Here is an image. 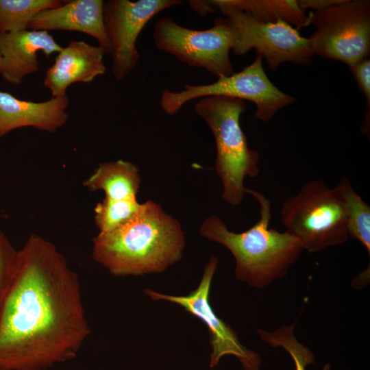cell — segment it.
Here are the masks:
<instances>
[{
	"mask_svg": "<svg viewBox=\"0 0 370 370\" xmlns=\"http://www.w3.org/2000/svg\"><path fill=\"white\" fill-rule=\"evenodd\" d=\"M90 333L77 275L52 243L31 235L0 315V370H45L71 360Z\"/></svg>",
	"mask_w": 370,
	"mask_h": 370,
	"instance_id": "6da1fadb",
	"label": "cell"
},
{
	"mask_svg": "<svg viewBox=\"0 0 370 370\" xmlns=\"http://www.w3.org/2000/svg\"><path fill=\"white\" fill-rule=\"evenodd\" d=\"M185 247L180 223L149 200L115 229L93 239L95 261L116 276L164 271L182 258Z\"/></svg>",
	"mask_w": 370,
	"mask_h": 370,
	"instance_id": "7a4b0ae2",
	"label": "cell"
},
{
	"mask_svg": "<svg viewBox=\"0 0 370 370\" xmlns=\"http://www.w3.org/2000/svg\"><path fill=\"white\" fill-rule=\"evenodd\" d=\"M260 205V218L250 228L236 233L228 230L215 214L201 223L199 234L221 244L236 261V278L249 286L261 288L284 276L300 257L304 249L299 240L287 231L269 227L271 201L262 193L246 188Z\"/></svg>",
	"mask_w": 370,
	"mask_h": 370,
	"instance_id": "3957f363",
	"label": "cell"
},
{
	"mask_svg": "<svg viewBox=\"0 0 370 370\" xmlns=\"http://www.w3.org/2000/svg\"><path fill=\"white\" fill-rule=\"evenodd\" d=\"M194 108L214 137V169L222 182V198L232 206H238L245 194V178L260 173L259 153L249 148L240 124L246 105L240 99L215 95L203 97Z\"/></svg>",
	"mask_w": 370,
	"mask_h": 370,
	"instance_id": "277c9868",
	"label": "cell"
},
{
	"mask_svg": "<svg viewBox=\"0 0 370 370\" xmlns=\"http://www.w3.org/2000/svg\"><path fill=\"white\" fill-rule=\"evenodd\" d=\"M280 220L310 253L341 245L349 238L342 197L323 180L305 184L282 204Z\"/></svg>",
	"mask_w": 370,
	"mask_h": 370,
	"instance_id": "5b68a950",
	"label": "cell"
},
{
	"mask_svg": "<svg viewBox=\"0 0 370 370\" xmlns=\"http://www.w3.org/2000/svg\"><path fill=\"white\" fill-rule=\"evenodd\" d=\"M315 31L308 38L313 55L341 61L349 66L368 58L370 52V1L343 0L311 12Z\"/></svg>",
	"mask_w": 370,
	"mask_h": 370,
	"instance_id": "8992f818",
	"label": "cell"
},
{
	"mask_svg": "<svg viewBox=\"0 0 370 370\" xmlns=\"http://www.w3.org/2000/svg\"><path fill=\"white\" fill-rule=\"evenodd\" d=\"M210 84L184 86L180 92L164 90L160 106L168 114H176L187 102L209 96H225L247 100L256 106L255 118L269 121L280 109L296 99L278 89L268 78L262 66V56L257 54L254 62L238 73L217 77Z\"/></svg>",
	"mask_w": 370,
	"mask_h": 370,
	"instance_id": "52a82bcc",
	"label": "cell"
},
{
	"mask_svg": "<svg viewBox=\"0 0 370 370\" xmlns=\"http://www.w3.org/2000/svg\"><path fill=\"white\" fill-rule=\"evenodd\" d=\"M156 47L189 66L201 67L217 77L232 75L230 50L236 41V29L227 17H218L214 26L204 30L182 27L169 17L155 24Z\"/></svg>",
	"mask_w": 370,
	"mask_h": 370,
	"instance_id": "ba28073f",
	"label": "cell"
},
{
	"mask_svg": "<svg viewBox=\"0 0 370 370\" xmlns=\"http://www.w3.org/2000/svg\"><path fill=\"white\" fill-rule=\"evenodd\" d=\"M233 23L236 41L233 51L243 56L254 49L267 61L272 71L281 64L291 62L307 65L314 56L308 38L284 21L263 23L256 21L249 13L228 5L225 0L211 1Z\"/></svg>",
	"mask_w": 370,
	"mask_h": 370,
	"instance_id": "9c48e42d",
	"label": "cell"
},
{
	"mask_svg": "<svg viewBox=\"0 0 370 370\" xmlns=\"http://www.w3.org/2000/svg\"><path fill=\"white\" fill-rule=\"evenodd\" d=\"M179 0L103 1V21L110 45L112 71L122 80L136 66V40L145 25L158 13L181 3Z\"/></svg>",
	"mask_w": 370,
	"mask_h": 370,
	"instance_id": "30bf717a",
	"label": "cell"
},
{
	"mask_svg": "<svg viewBox=\"0 0 370 370\" xmlns=\"http://www.w3.org/2000/svg\"><path fill=\"white\" fill-rule=\"evenodd\" d=\"M217 264V258L212 256L205 266L198 287L186 296L168 295L149 288L145 289L144 292L153 300L169 301L182 306L185 310L205 323L212 349L211 368L217 365L222 356L233 355L246 370H258L261 363L259 355L240 343L235 331L215 314L210 304V288Z\"/></svg>",
	"mask_w": 370,
	"mask_h": 370,
	"instance_id": "8fae6325",
	"label": "cell"
},
{
	"mask_svg": "<svg viewBox=\"0 0 370 370\" xmlns=\"http://www.w3.org/2000/svg\"><path fill=\"white\" fill-rule=\"evenodd\" d=\"M62 47L47 31L26 29L0 34V75L11 84H21L25 77L39 70V51L49 58Z\"/></svg>",
	"mask_w": 370,
	"mask_h": 370,
	"instance_id": "7c38bea8",
	"label": "cell"
},
{
	"mask_svg": "<svg viewBox=\"0 0 370 370\" xmlns=\"http://www.w3.org/2000/svg\"><path fill=\"white\" fill-rule=\"evenodd\" d=\"M106 51L99 45L83 40H72L58 53L54 63L46 71L43 80L51 97L65 95L74 83H90L105 74Z\"/></svg>",
	"mask_w": 370,
	"mask_h": 370,
	"instance_id": "4fadbf2b",
	"label": "cell"
},
{
	"mask_svg": "<svg viewBox=\"0 0 370 370\" xmlns=\"http://www.w3.org/2000/svg\"><path fill=\"white\" fill-rule=\"evenodd\" d=\"M103 0L64 1L61 5L38 12L28 29L78 32L95 38L106 53L110 45L103 21Z\"/></svg>",
	"mask_w": 370,
	"mask_h": 370,
	"instance_id": "5bb4252c",
	"label": "cell"
},
{
	"mask_svg": "<svg viewBox=\"0 0 370 370\" xmlns=\"http://www.w3.org/2000/svg\"><path fill=\"white\" fill-rule=\"evenodd\" d=\"M69 103L66 95L34 102L19 99L0 90V138L24 127L54 132L66 123Z\"/></svg>",
	"mask_w": 370,
	"mask_h": 370,
	"instance_id": "9a60e30c",
	"label": "cell"
},
{
	"mask_svg": "<svg viewBox=\"0 0 370 370\" xmlns=\"http://www.w3.org/2000/svg\"><path fill=\"white\" fill-rule=\"evenodd\" d=\"M140 182L138 167L119 160L101 163L83 185L92 191L103 190L110 199H137Z\"/></svg>",
	"mask_w": 370,
	"mask_h": 370,
	"instance_id": "2e32d148",
	"label": "cell"
},
{
	"mask_svg": "<svg viewBox=\"0 0 370 370\" xmlns=\"http://www.w3.org/2000/svg\"><path fill=\"white\" fill-rule=\"evenodd\" d=\"M230 6L249 13L256 21L275 23L282 21L296 29L310 23L307 15L295 0H225Z\"/></svg>",
	"mask_w": 370,
	"mask_h": 370,
	"instance_id": "e0dca14e",
	"label": "cell"
},
{
	"mask_svg": "<svg viewBox=\"0 0 370 370\" xmlns=\"http://www.w3.org/2000/svg\"><path fill=\"white\" fill-rule=\"evenodd\" d=\"M341 193L349 236L356 239L370 254V206L354 190L348 177L335 186Z\"/></svg>",
	"mask_w": 370,
	"mask_h": 370,
	"instance_id": "ac0fdd59",
	"label": "cell"
},
{
	"mask_svg": "<svg viewBox=\"0 0 370 370\" xmlns=\"http://www.w3.org/2000/svg\"><path fill=\"white\" fill-rule=\"evenodd\" d=\"M62 0H0V34L28 29L40 11L63 4Z\"/></svg>",
	"mask_w": 370,
	"mask_h": 370,
	"instance_id": "d6986e66",
	"label": "cell"
},
{
	"mask_svg": "<svg viewBox=\"0 0 370 370\" xmlns=\"http://www.w3.org/2000/svg\"><path fill=\"white\" fill-rule=\"evenodd\" d=\"M137 199L113 200L104 198L95 207V222L99 233L110 232L130 219L140 208Z\"/></svg>",
	"mask_w": 370,
	"mask_h": 370,
	"instance_id": "ffe728a7",
	"label": "cell"
},
{
	"mask_svg": "<svg viewBox=\"0 0 370 370\" xmlns=\"http://www.w3.org/2000/svg\"><path fill=\"white\" fill-rule=\"evenodd\" d=\"M295 324L283 325L273 332L258 329L261 339L273 347H282L293 358L296 370H305L306 366L314 362L312 352L295 338Z\"/></svg>",
	"mask_w": 370,
	"mask_h": 370,
	"instance_id": "44dd1931",
	"label": "cell"
},
{
	"mask_svg": "<svg viewBox=\"0 0 370 370\" xmlns=\"http://www.w3.org/2000/svg\"><path fill=\"white\" fill-rule=\"evenodd\" d=\"M18 254V250L0 230V315L16 273Z\"/></svg>",
	"mask_w": 370,
	"mask_h": 370,
	"instance_id": "7402d4cb",
	"label": "cell"
},
{
	"mask_svg": "<svg viewBox=\"0 0 370 370\" xmlns=\"http://www.w3.org/2000/svg\"><path fill=\"white\" fill-rule=\"evenodd\" d=\"M360 91L366 97V112L361 132L369 137L370 130V60L366 58L349 66Z\"/></svg>",
	"mask_w": 370,
	"mask_h": 370,
	"instance_id": "603a6c76",
	"label": "cell"
},
{
	"mask_svg": "<svg viewBox=\"0 0 370 370\" xmlns=\"http://www.w3.org/2000/svg\"><path fill=\"white\" fill-rule=\"evenodd\" d=\"M343 0H298L299 8L306 12L307 10L319 11L342 2Z\"/></svg>",
	"mask_w": 370,
	"mask_h": 370,
	"instance_id": "cb8c5ba5",
	"label": "cell"
},
{
	"mask_svg": "<svg viewBox=\"0 0 370 370\" xmlns=\"http://www.w3.org/2000/svg\"><path fill=\"white\" fill-rule=\"evenodd\" d=\"M189 3L191 8L201 16H205L214 11V7L211 1H190Z\"/></svg>",
	"mask_w": 370,
	"mask_h": 370,
	"instance_id": "d4e9b609",
	"label": "cell"
},
{
	"mask_svg": "<svg viewBox=\"0 0 370 370\" xmlns=\"http://www.w3.org/2000/svg\"><path fill=\"white\" fill-rule=\"evenodd\" d=\"M0 66H1V54H0Z\"/></svg>",
	"mask_w": 370,
	"mask_h": 370,
	"instance_id": "484cf974",
	"label": "cell"
}]
</instances>
